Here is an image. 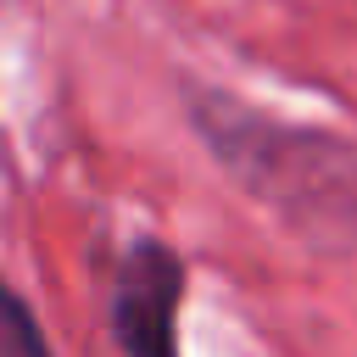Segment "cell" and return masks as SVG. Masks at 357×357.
I'll list each match as a JSON object with an SVG mask.
<instances>
[{"mask_svg": "<svg viewBox=\"0 0 357 357\" xmlns=\"http://www.w3.org/2000/svg\"><path fill=\"white\" fill-rule=\"evenodd\" d=\"M178 296H184V262L162 240H134L112 296V329L123 357H178V335H173Z\"/></svg>", "mask_w": 357, "mask_h": 357, "instance_id": "7a4b0ae2", "label": "cell"}, {"mask_svg": "<svg viewBox=\"0 0 357 357\" xmlns=\"http://www.w3.org/2000/svg\"><path fill=\"white\" fill-rule=\"evenodd\" d=\"M0 357H50V346H45L33 312H28V301H22L17 290H6V335H0Z\"/></svg>", "mask_w": 357, "mask_h": 357, "instance_id": "3957f363", "label": "cell"}, {"mask_svg": "<svg viewBox=\"0 0 357 357\" xmlns=\"http://www.w3.org/2000/svg\"><path fill=\"white\" fill-rule=\"evenodd\" d=\"M190 123L206 151L273 212H284L307 240L357 234V151L324 128H290L223 89L190 95Z\"/></svg>", "mask_w": 357, "mask_h": 357, "instance_id": "6da1fadb", "label": "cell"}]
</instances>
